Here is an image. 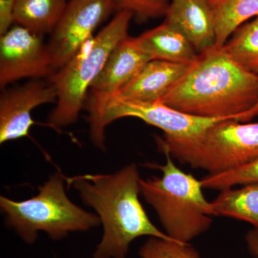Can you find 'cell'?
<instances>
[{"label": "cell", "instance_id": "30bf717a", "mask_svg": "<svg viewBox=\"0 0 258 258\" xmlns=\"http://www.w3.org/2000/svg\"><path fill=\"white\" fill-rule=\"evenodd\" d=\"M57 89L48 79H33L18 87L3 90L0 96V144L28 137L35 124L32 112L57 102Z\"/></svg>", "mask_w": 258, "mask_h": 258}, {"label": "cell", "instance_id": "5b68a950", "mask_svg": "<svg viewBox=\"0 0 258 258\" xmlns=\"http://www.w3.org/2000/svg\"><path fill=\"white\" fill-rule=\"evenodd\" d=\"M133 14L118 12L96 36L90 38L63 67L48 80L55 86L57 100L47 124L55 130L76 123L87 101L88 91L120 42L128 36Z\"/></svg>", "mask_w": 258, "mask_h": 258}, {"label": "cell", "instance_id": "9a60e30c", "mask_svg": "<svg viewBox=\"0 0 258 258\" xmlns=\"http://www.w3.org/2000/svg\"><path fill=\"white\" fill-rule=\"evenodd\" d=\"M69 0H15V24L44 35L53 32Z\"/></svg>", "mask_w": 258, "mask_h": 258}, {"label": "cell", "instance_id": "8fae6325", "mask_svg": "<svg viewBox=\"0 0 258 258\" xmlns=\"http://www.w3.org/2000/svg\"><path fill=\"white\" fill-rule=\"evenodd\" d=\"M164 22L181 32L199 54L216 45L210 0H171Z\"/></svg>", "mask_w": 258, "mask_h": 258}, {"label": "cell", "instance_id": "ac0fdd59", "mask_svg": "<svg viewBox=\"0 0 258 258\" xmlns=\"http://www.w3.org/2000/svg\"><path fill=\"white\" fill-rule=\"evenodd\" d=\"M222 47L246 71L258 75V15L239 27Z\"/></svg>", "mask_w": 258, "mask_h": 258}, {"label": "cell", "instance_id": "2e32d148", "mask_svg": "<svg viewBox=\"0 0 258 258\" xmlns=\"http://www.w3.org/2000/svg\"><path fill=\"white\" fill-rule=\"evenodd\" d=\"M212 216H225L248 222L258 230V183L240 189L222 190L210 202Z\"/></svg>", "mask_w": 258, "mask_h": 258}, {"label": "cell", "instance_id": "e0dca14e", "mask_svg": "<svg viewBox=\"0 0 258 258\" xmlns=\"http://www.w3.org/2000/svg\"><path fill=\"white\" fill-rule=\"evenodd\" d=\"M216 45L223 46L234 32L258 15V0H210Z\"/></svg>", "mask_w": 258, "mask_h": 258}, {"label": "cell", "instance_id": "ffe728a7", "mask_svg": "<svg viewBox=\"0 0 258 258\" xmlns=\"http://www.w3.org/2000/svg\"><path fill=\"white\" fill-rule=\"evenodd\" d=\"M141 258H200V252L190 243L149 237L139 249Z\"/></svg>", "mask_w": 258, "mask_h": 258}, {"label": "cell", "instance_id": "8992f818", "mask_svg": "<svg viewBox=\"0 0 258 258\" xmlns=\"http://www.w3.org/2000/svg\"><path fill=\"white\" fill-rule=\"evenodd\" d=\"M162 152L181 164L203 169L208 174L232 170L258 157V122L236 120L217 122L195 138H157Z\"/></svg>", "mask_w": 258, "mask_h": 258}, {"label": "cell", "instance_id": "9c48e42d", "mask_svg": "<svg viewBox=\"0 0 258 258\" xmlns=\"http://www.w3.org/2000/svg\"><path fill=\"white\" fill-rule=\"evenodd\" d=\"M16 25L0 38V87L23 79H48L56 72L47 44Z\"/></svg>", "mask_w": 258, "mask_h": 258}, {"label": "cell", "instance_id": "6da1fadb", "mask_svg": "<svg viewBox=\"0 0 258 258\" xmlns=\"http://www.w3.org/2000/svg\"><path fill=\"white\" fill-rule=\"evenodd\" d=\"M188 114L249 122L258 116V75L214 47L159 101Z\"/></svg>", "mask_w": 258, "mask_h": 258}, {"label": "cell", "instance_id": "7c38bea8", "mask_svg": "<svg viewBox=\"0 0 258 258\" xmlns=\"http://www.w3.org/2000/svg\"><path fill=\"white\" fill-rule=\"evenodd\" d=\"M151 60L152 57L144 50L139 37L128 35L112 51L101 74L91 86V91L118 92Z\"/></svg>", "mask_w": 258, "mask_h": 258}, {"label": "cell", "instance_id": "4fadbf2b", "mask_svg": "<svg viewBox=\"0 0 258 258\" xmlns=\"http://www.w3.org/2000/svg\"><path fill=\"white\" fill-rule=\"evenodd\" d=\"M192 63L149 61L133 79L114 93L134 101H159L186 74Z\"/></svg>", "mask_w": 258, "mask_h": 258}, {"label": "cell", "instance_id": "44dd1931", "mask_svg": "<svg viewBox=\"0 0 258 258\" xmlns=\"http://www.w3.org/2000/svg\"><path fill=\"white\" fill-rule=\"evenodd\" d=\"M115 12L128 11L139 23L165 17L171 0H112Z\"/></svg>", "mask_w": 258, "mask_h": 258}, {"label": "cell", "instance_id": "603a6c76", "mask_svg": "<svg viewBox=\"0 0 258 258\" xmlns=\"http://www.w3.org/2000/svg\"><path fill=\"white\" fill-rule=\"evenodd\" d=\"M246 244L249 253L254 258H258V230H250L245 235Z\"/></svg>", "mask_w": 258, "mask_h": 258}, {"label": "cell", "instance_id": "d6986e66", "mask_svg": "<svg viewBox=\"0 0 258 258\" xmlns=\"http://www.w3.org/2000/svg\"><path fill=\"white\" fill-rule=\"evenodd\" d=\"M204 189L225 190L237 185L258 183V157L240 167L215 174H208L200 179Z\"/></svg>", "mask_w": 258, "mask_h": 258}, {"label": "cell", "instance_id": "7402d4cb", "mask_svg": "<svg viewBox=\"0 0 258 258\" xmlns=\"http://www.w3.org/2000/svg\"><path fill=\"white\" fill-rule=\"evenodd\" d=\"M15 24V0H0V35L3 36Z\"/></svg>", "mask_w": 258, "mask_h": 258}, {"label": "cell", "instance_id": "52a82bcc", "mask_svg": "<svg viewBox=\"0 0 258 258\" xmlns=\"http://www.w3.org/2000/svg\"><path fill=\"white\" fill-rule=\"evenodd\" d=\"M90 138L95 147L106 150V131L115 120L134 117L163 131L164 139L195 138L226 118H210L188 114L160 102H144L121 98L115 93L91 91L86 101Z\"/></svg>", "mask_w": 258, "mask_h": 258}, {"label": "cell", "instance_id": "277c9868", "mask_svg": "<svg viewBox=\"0 0 258 258\" xmlns=\"http://www.w3.org/2000/svg\"><path fill=\"white\" fill-rule=\"evenodd\" d=\"M64 176L57 172L38 187V193L28 200L16 201L0 197V209L9 228L25 242H36L40 232L53 240L74 232H86L101 224L96 214L73 203L64 188Z\"/></svg>", "mask_w": 258, "mask_h": 258}, {"label": "cell", "instance_id": "3957f363", "mask_svg": "<svg viewBox=\"0 0 258 258\" xmlns=\"http://www.w3.org/2000/svg\"><path fill=\"white\" fill-rule=\"evenodd\" d=\"M166 163H148L161 176L139 179L142 196L156 212L164 232L180 243H189L212 224L210 203L204 195L201 181L176 166L169 153Z\"/></svg>", "mask_w": 258, "mask_h": 258}, {"label": "cell", "instance_id": "7a4b0ae2", "mask_svg": "<svg viewBox=\"0 0 258 258\" xmlns=\"http://www.w3.org/2000/svg\"><path fill=\"white\" fill-rule=\"evenodd\" d=\"M140 178L134 163L112 174L64 176L68 186L94 210L103 226L93 258H127L132 242L144 236L175 241L148 216L139 200Z\"/></svg>", "mask_w": 258, "mask_h": 258}, {"label": "cell", "instance_id": "5bb4252c", "mask_svg": "<svg viewBox=\"0 0 258 258\" xmlns=\"http://www.w3.org/2000/svg\"><path fill=\"white\" fill-rule=\"evenodd\" d=\"M139 38L152 60L192 63L199 56L188 39L165 22L144 32Z\"/></svg>", "mask_w": 258, "mask_h": 258}, {"label": "cell", "instance_id": "ba28073f", "mask_svg": "<svg viewBox=\"0 0 258 258\" xmlns=\"http://www.w3.org/2000/svg\"><path fill=\"white\" fill-rule=\"evenodd\" d=\"M114 11L112 0H69L47 43L56 71L94 36L95 30Z\"/></svg>", "mask_w": 258, "mask_h": 258}]
</instances>
